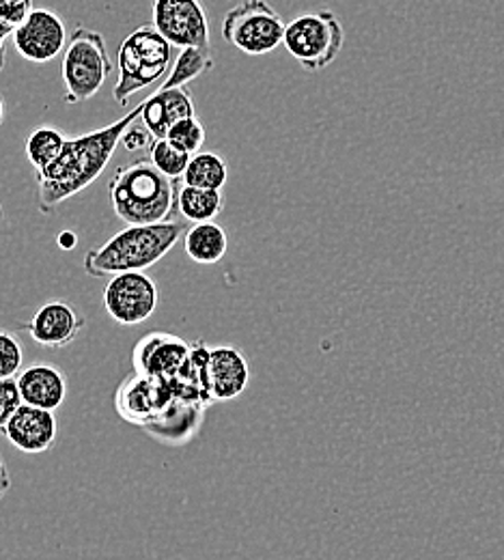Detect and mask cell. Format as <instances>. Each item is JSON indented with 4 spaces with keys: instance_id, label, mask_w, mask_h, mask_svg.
I'll return each instance as SVG.
<instances>
[{
    "instance_id": "21",
    "label": "cell",
    "mask_w": 504,
    "mask_h": 560,
    "mask_svg": "<svg viewBox=\"0 0 504 560\" xmlns=\"http://www.w3.org/2000/svg\"><path fill=\"white\" fill-rule=\"evenodd\" d=\"M68 137L50 126H42L26 139V158L35 166V171L48 168L63 151Z\"/></svg>"
},
{
    "instance_id": "8",
    "label": "cell",
    "mask_w": 504,
    "mask_h": 560,
    "mask_svg": "<svg viewBox=\"0 0 504 560\" xmlns=\"http://www.w3.org/2000/svg\"><path fill=\"white\" fill-rule=\"evenodd\" d=\"M151 9V24L175 48H212L210 18L201 0H153Z\"/></svg>"
},
{
    "instance_id": "15",
    "label": "cell",
    "mask_w": 504,
    "mask_h": 560,
    "mask_svg": "<svg viewBox=\"0 0 504 560\" xmlns=\"http://www.w3.org/2000/svg\"><path fill=\"white\" fill-rule=\"evenodd\" d=\"M17 388L22 393L24 404L57 412L66 399H68V377L59 366L37 362L24 371L17 373L15 377Z\"/></svg>"
},
{
    "instance_id": "24",
    "label": "cell",
    "mask_w": 504,
    "mask_h": 560,
    "mask_svg": "<svg viewBox=\"0 0 504 560\" xmlns=\"http://www.w3.org/2000/svg\"><path fill=\"white\" fill-rule=\"evenodd\" d=\"M24 362V350L20 341L11 335L0 330V380L17 377Z\"/></svg>"
},
{
    "instance_id": "23",
    "label": "cell",
    "mask_w": 504,
    "mask_h": 560,
    "mask_svg": "<svg viewBox=\"0 0 504 560\" xmlns=\"http://www.w3.org/2000/svg\"><path fill=\"white\" fill-rule=\"evenodd\" d=\"M168 142H173L177 149H181L188 155H195L201 151L203 142H206V126L195 117H186L181 121H177L175 126H171V130L166 132Z\"/></svg>"
},
{
    "instance_id": "5",
    "label": "cell",
    "mask_w": 504,
    "mask_h": 560,
    "mask_svg": "<svg viewBox=\"0 0 504 560\" xmlns=\"http://www.w3.org/2000/svg\"><path fill=\"white\" fill-rule=\"evenodd\" d=\"M113 70L115 66L104 35L99 31L78 26L68 39L61 66L66 102L78 104L95 97Z\"/></svg>"
},
{
    "instance_id": "26",
    "label": "cell",
    "mask_w": 504,
    "mask_h": 560,
    "mask_svg": "<svg viewBox=\"0 0 504 560\" xmlns=\"http://www.w3.org/2000/svg\"><path fill=\"white\" fill-rule=\"evenodd\" d=\"M141 121V119H139ZM153 137H151V132L146 130V128H139L137 124L126 132V137H124V144H126V149L128 151H137V149H144V147H151L153 144Z\"/></svg>"
},
{
    "instance_id": "7",
    "label": "cell",
    "mask_w": 504,
    "mask_h": 560,
    "mask_svg": "<svg viewBox=\"0 0 504 560\" xmlns=\"http://www.w3.org/2000/svg\"><path fill=\"white\" fill-rule=\"evenodd\" d=\"M285 28L283 15L266 0H244L222 20L224 42L250 57H263L283 46Z\"/></svg>"
},
{
    "instance_id": "17",
    "label": "cell",
    "mask_w": 504,
    "mask_h": 560,
    "mask_svg": "<svg viewBox=\"0 0 504 560\" xmlns=\"http://www.w3.org/2000/svg\"><path fill=\"white\" fill-rule=\"evenodd\" d=\"M184 250L190 261L199 266H214L224 259L228 250L226 231L212 222H197L184 235Z\"/></svg>"
},
{
    "instance_id": "31",
    "label": "cell",
    "mask_w": 504,
    "mask_h": 560,
    "mask_svg": "<svg viewBox=\"0 0 504 560\" xmlns=\"http://www.w3.org/2000/svg\"><path fill=\"white\" fill-rule=\"evenodd\" d=\"M0 35H11V31L4 28V26H0Z\"/></svg>"
},
{
    "instance_id": "18",
    "label": "cell",
    "mask_w": 504,
    "mask_h": 560,
    "mask_svg": "<svg viewBox=\"0 0 504 560\" xmlns=\"http://www.w3.org/2000/svg\"><path fill=\"white\" fill-rule=\"evenodd\" d=\"M184 184L206 190H222L228 179L226 160L214 151H199L190 158L188 168L184 173Z\"/></svg>"
},
{
    "instance_id": "2",
    "label": "cell",
    "mask_w": 504,
    "mask_h": 560,
    "mask_svg": "<svg viewBox=\"0 0 504 560\" xmlns=\"http://www.w3.org/2000/svg\"><path fill=\"white\" fill-rule=\"evenodd\" d=\"M181 222L128 224L108 242L91 248L84 257V272L93 279L117 277L126 272H144L160 264L175 244L186 235Z\"/></svg>"
},
{
    "instance_id": "30",
    "label": "cell",
    "mask_w": 504,
    "mask_h": 560,
    "mask_svg": "<svg viewBox=\"0 0 504 560\" xmlns=\"http://www.w3.org/2000/svg\"><path fill=\"white\" fill-rule=\"evenodd\" d=\"M2 121H4V102L0 97V126H2Z\"/></svg>"
},
{
    "instance_id": "14",
    "label": "cell",
    "mask_w": 504,
    "mask_h": 560,
    "mask_svg": "<svg viewBox=\"0 0 504 560\" xmlns=\"http://www.w3.org/2000/svg\"><path fill=\"white\" fill-rule=\"evenodd\" d=\"M250 382V366L242 351L218 346L208 351V393L212 401L237 399Z\"/></svg>"
},
{
    "instance_id": "16",
    "label": "cell",
    "mask_w": 504,
    "mask_h": 560,
    "mask_svg": "<svg viewBox=\"0 0 504 560\" xmlns=\"http://www.w3.org/2000/svg\"><path fill=\"white\" fill-rule=\"evenodd\" d=\"M141 113V124L151 132L153 139H166L171 126L186 117H195V97L190 89H157L151 97H146Z\"/></svg>"
},
{
    "instance_id": "27",
    "label": "cell",
    "mask_w": 504,
    "mask_h": 560,
    "mask_svg": "<svg viewBox=\"0 0 504 560\" xmlns=\"http://www.w3.org/2000/svg\"><path fill=\"white\" fill-rule=\"evenodd\" d=\"M9 490H11V475L7 470V464L0 457V500L9 493Z\"/></svg>"
},
{
    "instance_id": "19",
    "label": "cell",
    "mask_w": 504,
    "mask_h": 560,
    "mask_svg": "<svg viewBox=\"0 0 504 560\" xmlns=\"http://www.w3.org/2000/svg\"><path fill=\"white\" fill-rule=\"evenodd\" d=\"M224 208L222 190H206L195 186H181L177 192V211L192 224L212 222Z\"/></svg>"
},
{
    "instance_id": "12",
    "label": "cell",
    "mask_w": 504,
    "mask_h": 560,
    "mask_svg": "<svg viewBox=\"0 0 504 560\" xmlns=\"http://www.w3.org/2000/svg\"><path fill=\"white\" fill-rule=\"evenodd\" d=\"M192 360V348L171 335H146L134 350V366L139 373L155 380H171L188 369Z\"/></svg>"
},
{
    "instance_id": "10",
    "label": "cell",
    "mask_w": 504,
    "mask_h": 560,
    "mask_svg": "<svg viewBox=\"0 0 504 560\" xmlns=\"http://www.w3.org/2000/svg\"><path fill=\"white\" fill-rule=\"evenodd\" d=\"M157 284L144 272L110 277L104 289V308L119 326L144 324L157 308Z\"/></svg>"
},
{
    "instance_id": "13",
    "label": "cell",
    "mask_w": 504,
    "mask_h": 560,
    "mask_svg": "<svg viewBox=\"0 0 504 560\" xmlns=\"http://www.w3.org/2000/svg\"><path fill=\"white\" fill-rule=\"evenodd\" d=\"M0 433L17 451L37 455V453H46L55 446L59 424L55 419V412L24 404L13 415V419L4 424V429Z\"/></svg>"
},
{
    "instance_id": "22",
    "label": "cell",
    "mask_w": 504,
    "mask_h": 560,
    "mask_svg": "<svg viewBox=\"0 0 504 560\" xmlns=\"http://www.w3.org/2000/svg\"><path fill=\"white\" fill-rule=\"evenodd\" d=\"M190 158L192 155L177 149L173 142H168V139H155L149 147V160L171 179L184 177Z\"/></svg>"
},
{
    "instance_id": "29",
    "label": "cell",
    "mask_w": 504,
    "mask_h": 560,
    "mask_svg": "<svg viewBox=\"0 0 504 560\" xmlns=\"http://www.w3.org/2000/svg\"><path fill=\"white\" fill-rule=\"evenodd\" d=\"M4 44H7V35H0V70L4 68V59H7V52H4Z\"/></svg>"
},
{
    "instance_id": "6",
    "label": "cell",
    "mask_w": 504,
    "mask_h": 560,
    "mask_svg": "<svg viewBox=\"0 0 504 560\" xmlns=\"http://www.w3.org/2000/svg\"><path fill=\"white\" fill-rule=\"evenodd\" d=\"M345 33L339 18L328 11H308L293 18L285 28L283 46L306 71L326 70L339 57Z\"/></svg>"
},
{
    "instance_id": "1",
    "label": "cell",
    "mask_w": 504,
    "mask_h": 560,
    "mask_svg": "<svg viewBox=\"0 0 504 560\" xmlns=\"http://www.w3.org/2000/svg\"><path fill=\"white\" fill-rule=\"evenodd\" d=\"M141 113L143 104L106 128L66 140L61 155L48 168L35 173L39 210L50 213L86 190L106 171L126 132L141 119Z\"/></svg>"
},
{
    "instance_id": "20",
    "label": "cell",
    "mask_w": 504,
    "mask_h": 560,
    "mask_svg": "<svg viewBox=\"0 0 504 560\" xmlns=\"http://www.w3.org/2000/svg\"><path fill=\"white\" fill-rule=\"evenodd\" d=\"M214 68V57H212V48H184L179 52V57L175 59L173 68L168 71L166 80L162 82L160 89H177V86H186L192 80H197L199 75H203L206 71Z\"/></svg>"
},
{
    "instance_id": "4",
    "label": "cell",
    "mask_w": 504,
    "mask_h": 560,
    "mask_svg": "<svg viewBox=\"0 0 504 560\" xmlns=\"http://www.w3.org/2000/svg\"><path fill=\"white\" fill-rule=\"evenodd\" d=\"M171 61L173 44L153 24L132 31L119 48V80L113 89L115 102L126 106L134 93L164 78L171 70Z\"/></svg>"
},
{
    "instance_id": "28",
    "label": "cell",
    "mask_w": 504,
    "mask_h": 560,
    "mask_svg": "<svg viewBox=\"0 0 504 560\" xmlns=\"http://www.w3.org/2000/svg\"><path fill=\"white\" fill-rule=\"evenodd\" d=\"M59 246L63 248V250H72L73 246H75V235L73 233H61L59 235Z\"/></svg>"
},
{
    "instance_id": "11",
    "label": "cell",
    "mask_w": 504,
    "mask_h": 560,
    "mask_svg": "<svg viewBox=\"0 0 504 560\" xmlns=\"http://www.w3.org/2000/svg\"><path fill=\"white\" fill-rule=\"evenodd\" d=\"M26 335L42 348L61 350L72 346L84 328V317L70 302L50 300L42 304L33 317L22 324Z\"/></svg>"
},
{
    "instance_id": "32",
    "label": "cell",
    "mask_w": 504,
    "mask_h": 560,
    "mask_svg": "<svg viewBox=\"0 0 504 560\" xmlns=\"http://www.w3.org/2000/svg\"><path fill=\"white\" fill-rule=\"evenodd\" d=\"M0 220H2V210H0Z\"/></svg>"
},
{
    "instance_id": "25",
    "label": "cell",
    "mask_w": 504,
    "mask_h": 560,
    "mask_svg": "<svg viewBox=\"0 0 504 560\" xmlns=\"http://www.w3.org/2000/svg\"><path fill=\"white\" fill-rule=\"evenodd\" d=\"M24 406L22 393L17 388L15 377L11 380H0V431L4 424L13 419V415Z\"/></svg>"
},
{
    "instance_id": "3",
    "label": "cell",
    "mask_w": 504,
    "mask_h": 560,
    "mask_svg": "<svg viewBox=\"0 0 504 560\" xmlns=\"http://www.w3.org/2000/svg\"><path fill=\"white\" fill-rule=\"evenodd\" d=\"M108 195L117 218L126 224L166 222L177 208L175 179L166 177L151 160L121 166L108 184Z\"/></svg>"
},
{
    "instance_id": "9",
    "label": "cell",
    "mask_w": 504,
    "mask_h": 560,
    "mask_svg": "<svg viewBox=\"0 0 504 560\" xmlns=\"http://www.w3.org/2000/svg\"><path fill=\"white\" fill-rule=\"evenodd\" d=\"M15 52L31 63H48L66 52L68 28L59 13L37 7L11 31Z\"/></svg>"
}]
</instances>
